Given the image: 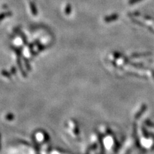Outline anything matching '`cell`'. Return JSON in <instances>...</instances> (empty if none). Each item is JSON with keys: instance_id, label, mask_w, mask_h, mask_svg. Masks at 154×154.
I'll return each instance as SVG.
<instances>
[{"instance_id": "obj_2", "label": "cell", "mask_w": 154, "mask_h": 154, "mask_svg": "<svg viewBox=\"0 0 154 154\" xmlns=\"http://www.w3.org/2000/svg\"><path fill=\"white\" fill-rule=\"evenodd\" d=\"M150 54L149 53H147V54H135L132 55V57H135V58H138V57H141L143 56H146V55H150Z\"/></svg>"}, {"instance_id": "obj_1", "label": "cell", "mask_w": 154, "mask_h": 154, "mask_svg": "<svg viewBox=\"0 0 154 154\" xmlns=\"http://www.w3.org/2000/svg\"><path fill=\"white\" fill-rule=\"evenodd\" d=\"M146 109V105H143L141 110H139V111L136 114V116H135V118H136V119H138L139 118H140L141 116L143 114V113L144 111H145Z\"/></svg>"}, {"instance_id": "obj_3", "label": "cell", "mask_w": 154, "mask_h": 154, "mask_svg": "<svg viewBox=\"0 0 154 154\" xmlns=\"http://www.w3.org/2000/svg\"><path fill=\"white\" fill-rule=\"evenodd\" d=\"M141 0H131V2H130V3L132 4V3H135L136 2H140Z\"/></svg>"}]
</instances>
